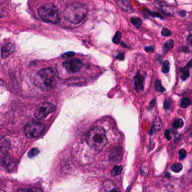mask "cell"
<instances>
[{
    "mask_svg": "<svg viewBox=\"0 0 192 192\" xmlns=\"http://www.w3.org/2000/svg\"><path fill=\"white\" fill-rule=\"evenodd\" d=\"M34 84L39 89L50 91L57 84L56 75L54 71L50 68L39 70L34 77Z\"/></svg>",
    "mask_w": 192,
    "mask_h": 192,
    "instance_id": "1",
    "label": "cell"
},
{
    "mask_svg": "<svg viewBox=\"0 0 192 192\" xmlns=\"http://www.w3.org/2000/svg\"><path fill=\"white\" fill-rule=\"evenodd\" d=\"M88 7L85 3L75 2L67 5L64 10V17L73 24H78L85 19Z\"/></svg>",
    "mask_w": 192,
    "mask_h": 192,
    "instance_id": "2",
    "label": "cell"
},
{
    "mask_svg": "<svg viewBox=\"0 0 192 192\" xmlns=\"http://www.w3.org/2000/svg\"><path fill=\"white\" fill-rule=\"evenodd\" d=\"M86 140L91 148L98 151H101L107 143L105 132L100 126H96L90 130L86 135Z\"/></svg>",
    "mask_w": 192,
    "mask_h": 192,
    "instance_id": "3",
    "label": "cell"
},
{
    "mask_svg": "<svg viewBox=\"0 0 192 192\" xmlns=\"http://www.w3.org/2000/svg\"><path fill=\"white\" fill-rule=\"evenodd\" d=\"M38 14L41 19L47 23L57 24L60 21L58 8L52 3L41 6L38 10Z\"/></svg>",
    "mask_w": 192,
    "mask_h": 192,
    "instance_id": "4",
    "label": "cell"
},
{
    "mask_svg": "<svg viewBox=\"0 0 192 192\" xmlns=\"http://www.w3.org/2000/svg\"><path fill=\"white\" fill-rule=\"evenodd\" d=\"M45 130V125L37 121H30L24 127L25 136L30 139L39 137L43 133Z\"/></svg>",
    "mask_w": 192,
    "mask_h": 192,
    "instance_id": "5",
    "label": "cell"
},
{
    "mask_svg": "<svg viewBox=\"0 0 192 192\" xmlns=\"http://www.w3.org/2000/svg\"><path fill=\"white\" fill-rule=\"evenodd\" d=\"M56 109V106L49 102H43L39 103L36 107L35 111V116L39 119L45 118L50 113Z\"/></svg>",
    "mask_w": 192,
    "mask_h": 192,
    "instance_id": "6",
    "label": "cell"
},
{
    "mask_svg": "<svg viewBox=\"0 0 192 192\" xmlns=\"http://www.w3.org/2000/svg\"><path fill=\"white\" fill-rule=\"evenodd\" d=\"M62 65L68 72L76 73L82 68L83 63L79 59H74L64 61Z\"/></svg>",
    "mask_w": 192,
    "mask_h": 192,
    "instance_id": "7",
    "label": "cell"
},
{
    "mask_svg": "<svg viewBox=\"0 0 192 192\" xmlns=\"http://www.w3.org/2000/svg\"><path fill=\"white\" fill-rule=\"evenodd\" d=\"M146 78V74L144 72L137 71L134 78V87L136 91L140 94L143 92L144 89V83Z\"/></svg>",
    "mask_w": 192,
    "mask_h": 192,
    "instance_id": "8",
    "label": "cell"
},
{
    "mask_svg": "<svg viewBox=\"0 0 192 192\" xmlns=\"http://www.w3.org/2000/svg\"><path fill=\"white\" fill-rule=\"evenodd\" d=\"M192 68V59L187 64L180 69L179 75L182 81H185L190 76V71Z\"/></svg>",
    "mask_w": 192,
    "mask_h": 192,
    "instance_id": "9",
    "label": "cell"
},
{
    "mask_svg": "<svg viewBox=\"0 0 192 192\" xmlns=\"http://www.w3.org/2000/svg\"><path fill=\"white\" fill-rule=\"evenodd\" d=\"M122 157L123 152L122 148L119 147H116L112 149L110 154L109 158L113 162H118L122 160Z\"/></svg>",
    "mask_w": 192,
    "mask_h": 192,
    "instance_id": "10",
    "label": "cell"
},
{
    "mask_svg": "<svg viewBox=\"0 0 192 192\" xmlns=\"http://www.w3.org/2000/svg\"><path fill=\"white\" fill-rule=\"evenodd\" d=\"M154 2L159 6V7L161 9V10L165 14L170 16H171L173 14H174L173 8L170 6L166 2L162 1H154Z\"/></svg>",
    "mask_w": 192,
    "mask_h": 192,
    "instance_id": "11",
    "label": "cell"
},
{
    "mask_svg": "<svg viewBox=\"0 0 192 192\" xmlns=\"http://www.w3.org/2000/svg\"><path fill=\"white\" fill-rule=\"evenodd\" d=\"M15 45L13 43H7L1 49V57L3 59L7 58L15 51Z\"/></svg>",
    "mask_w": 192,
    "mask_h": 192,
    "instance_id": "12",
    "label": "cell"
},
{
    "mask_svg": "<svg viewBox=\"0 0 192 192\" xmlns=\"http://www.w3.org/2000/svg\"><path fill=\"white\" fill-rule=\"evenodd\" d=\"M103 187L105 192H121L119 189L116 187L114 182L109 180L104 181Z\"/></svg>",
    "mask_w": 192,
    "mask_h": 192,
    "instance_id": "13",
    "label": "cell"
},
{
    "mask_svg": "<svg viewBox=\"0 0 192 192\" xmlns=\"http://www.w3.org/2000/svg\"><path fill=\"white\" fill-rule=\"evenodd\" d=\"M118 6L125 11L127 13H133L134 12V9L130 5V2L127 1H117Z\"/></svg>",
    "mask_w": 192,
    "mask_h": 192,
    "instance_id": "14",
    "label": "cell"
},
{
    "mask_svg": "<svg viewBox=\"0 0 192 192\" xmlns=\"http://www.w3.org/2000/svg\"><path fill=\"white\" fill-rule=\"evenodd\" d=\"M162 123L159 118H157L152 125L150 130V134H153L156 131H158L161 129Z\"/></svg>",
    "mask_w": 192,
    "mask_h": 192,
    "instance_id": "15",
    "label": "cell"
},
{
    "mask_svg": "<svg viewBox=\"0 0 192 192\" xmlns=\"http://www.w3.org/2000/svg\"><path fill=\"white\" fill-rule=\"evenodd\" d=\"M174 46V42L173 39H169L162 46V51L164 54H166L170 50L173 49Z\"/></svg>",
    "mask_w": 192,
    "mask_h": 192,
    "instance_id": "16",
    "label": "cell"
},
{
    "mask_svg": "<svg viewBox=\"0 0 192 192\" xmlns=\"http://www.w3.org/2000/svg\"><path fill=\"white\" fill-rule=\"evenodd\" d=\"M154 86H155V89L157 92L163 93L165 91V89L163 87L161 81L158 79L155 80Z\"/></svg>",
    "mask_w": 192,
    "mask_h": 192,
    "instance_id": "17",
    "label": "cell"
},
{
    "mask_svg": "<svg viewBox=\"0 0 192 192\" xmlns=\"http://www.w3.org/2000/svg\"><path fill=\"white\" fill-rule=\"evenodd\" d=\"M131 22L136 28H139L143 24V21L141 19L139 18H136V17L131 18Z\"/></svg>",
    "mask_w": 192,
    "mask_h": 192,
    "instance_id": "18",
    "label": "cell"
},
{
    "mask_svg": "<svg viewBox=\"0 0 192 192\" xmlns=\"http://www.w3.org/2000/svg\"><path fill=\"white\" fill-rule=\"evenodd\" d=\"M184 125V121L181 118H177L173 122V127L174 129L181 128Z\"/></svg>",
    "mask_w": 192,
    "mask_h": 192,
    "instance_id": "19",
    "label": "cell"
},
{
    "mask_svg": "<svg viewBox=\"0 0 192 192\" xmlns=\"http://www.w3.org/2000/svg\"><path fill=\"white\" fill-rule=\"evenodd\" d=\"M170 68V64L169 60H165L162 63V72L163 73H167L169 72Z\"/></svg>",
    "mask_w": 192,
    "mask_h": 192,
    "instance_id": "20",
    "label": "cell"
},
{
    "mask_svg": "<svg viewBox=\"0 0 192 192\" xmlns=\"http://www.w3.org/2000/svg\"><path fill=\"white\" fill-rule=\"evenodd\" d=\"M191 100L188 97H183L180 103V107L182 108H187L191 105Z\"/></svg>",
    "mask_w": 192,
    "mask_h": 192,
    "instance_id": "21",
    "label": "cell"
},
{
    "mask_svg": "<svg viewBox=\"0 0 192 192\" xmlns=\"http://www.w3.org/2000/svg\"><path fill=\"white\" fill-rule=\"evenodd\" d=\"M122 171V166H115L113 167V170L111 171V175L113 176H117V175L121 174Z\"/></svg>",
    "mask_w": 192,
    "mask_h": 192,
    "instance_id": "22",
    "label": "cell"
},
{
    "mask_svg": "<svg viewBox=\"0 0 192 192\" xmlns=\"http://www.w3.org/2000/svg\"><path fill=\"white\" fill-rule=\"evenodd\" d=\"M182 169H183V165L180 163H175L171 167L172 171L173 172L175 173H178L180 172L182 170Z\"/></svg>",
    "mask_w": 192,
    "mask_h": 192,
    "instance_id": "23",
    "label": "cell"
},
{
    "mask_svg": "<svg viewBox=\"0 0 192 192\" xmlns=\"http://www.w3.org/2000/svg\"><path fill=\"white\" fill-rule=\"evenodd\" d=\"M18 192H42V191L37 188H25V189H20Z\"/></svg>",
    "mask_w": 192,
    "mask_h": 192,
    "instance_id": "24",
    "label": "cell"
},
{
    "mask_svg": "<svg viewBox=\"0 0 192 192\" xmlns=\"http://www.w3.org/2000/svg\"><path fill=\"white\" fill-rule=\"evenodd\" d=\"M121 33H120V32L117 31L115 33V36L113 37L112 41L115 44H118L121 41Z\"/></svg>",
    "mask_w": 192,
    "mask_h": 192,
    "instance_id": "25",
    "label": "cell"
},
{
    "mask_svg": "<svg viewBox=\"0 0 192 192\" xmlns=\"http://www.w3.org/2000/svg\"><path fill=\"white\" fill-rule=\"evenodd\" d=\"M161 34L162 36L165 37H169L172 35V33L171 32V31L165 27L162 28V31H161Z\"/></svg>",
    "mask_w": 192,
    "mask_h": 192,
    "instance_id": "26",
    "label": "cell"
},
{
    "mask_svg": "<svg viewBox=\"0 0 192 192\" xmlns=\"http://www.w3.org/2000/svg\"><path fill=\"white\" fill-rule=\"evenodd\" d=\"M39 153V151L37 148H33L28 152V157L30 158H33L36 155H37Z\"/></svg>",
    "mask_w": 192,
    "mask_h": 192,
    "instance_id": "27",
    "label": "cell"
},
{
    "mask_svg": "<svg viewBox=\"0 0 192 192\" xmlns=\"http://www.w3.org/2000/svg\"><path fill=\"white\" fill-rule=\"evenodd\" d=\"M171 104L169 100L166 99L163 103V109L165 110H169L171 108Z\"/></svg>",
    "mask_w": 192,
    "mask_h": 192,
    "instance_id": "28",
    "label": "cell"
},
{
    "mask_svg": "<svg viewBox=\"0 0 192 192\" xmlns=\"http://www.w3.org/2000/svg\"><path fill=\"white\" fill-rule=\"evenodd\" d=\"M187 157V152L184 149H181L179 152V157L180 160H183Z\"/></svg>",
    "mask_w": 192,
    "mask_h": 192,
    "instance_id": "29",
    "label": "cell"
},
{
    "mask_svg": "<svg viewBox=\"0 0 192 192\" xmlns=\"http://www.w3.org/2000/svg\"><path fill=\"white\" fill-rule=\"evenodd\" d=\"M75 55V53L73 52H68L65 54H64L62 55V57L64 59H69L72 58Z\"/></svg>",
    "mask_w": 192,
    "mask_h": 192,
    "instance_id": "30",
    "label": "cell"
},
{
    "mask_svg": "<svg viewBox=\"0 0 192 192\" xmlns=\"http://www.w3.org/2000/svg\"><path fill=\"white\" fill-rule=\"evenodd\" d=\"M144 50H145V51L146 52L153 53L154 51V47L153 46H152V45L146 46V47H145Z\"/></svg>",
    "mask_w": 192,
    "mask_h": 192,
    "instance_id": "31",
    "label": "cell"
},
{
    "mask_svg": "<svg viewBox=\"0 0 192 192\" xmlns=\"http://www.w3.org/2000/svg\"><path fill=\"white\" fill-rule=\"evenodd\" d=\"M155 103H156V100H155V99H153V100H152L151 101V102L149 103V107H148L149 110H151V109H152L155 106Z\"/></svg>",
    "mask_w": 192,
    "mask_h": 192,
    "instance_id": "32",
    "label": "cell"
},
{
    "mask_svg": "<svg viewBox=\"0 0 192 192\" xmlns=\"http://www.w3.org/2000/svg\"><path fill=\"white\" fill-rule=\"evenodd\" d=\"M150 15L153 17L154 18L155 17H157V18H159L160 19H163V18L161 17V15H159L158 13H155V12H150Z\"/></svg>",
    "mask_w": 192,
    "mask_h": 192,
    "instance_id": "33",
    "label": "cell"
},
{
    "mask_svg": "<svg viewBox=\"0 0 192 192\" xmlns=\"http://www.w3.org/2000/svg\"><path fill=\"white\" fill-rule=\"evenodd\" d=\"M164 135H165V136L166 137V139L169 140L171 139V136H170V131L169 130H165V133H164Z\"/></svg>",
    "mask_w": 192,
    "mask_h": 192,
    "instance_id": "34",
    "label": "cell"
},
{
    "mask_svg": "<svg viewBox=\"0 0 192 192\" xmlns=\"http://www.w3.org/2000/svg\"><path fill=\"white\" fill-rule=\"evenodd\" d=\"M116 59L119 60H123L125 59V54L123 53H119L116 56Z\"/></svg>",
    "mask_w": 192,
    "mask_h": 192,
    "instance_id": "35",
    "label": "cell"
},
{
    "mask_svg": "<svg viewBox=\"0 0 192 192\" xmlns=\"http://www.w3.org/2000/svg\"><path fill=\"white\" fill-rule=\"evenodd\" d=\"M187 42L188 43V44L190 45L192 47V35H189L188 36V37L187 39Z\"/></svg>",
    "mask_w": 192,
    "mask_h": 192,
    "instance_id": "36",
    "label": "cell"
},
{
    "mask_svg": "<svg viewBox=\"0 0 192 192\" xmlns=\"http://www.w3.org/2000/svg\"><path fill=\"white\" fill-rule=\"evenodd\" d=\"M178 14L181 16V17H184L185 15H186V13L184 11H182V10H180L179 12L178 13Z\"/></svg>",
    "mask_w": 192,
    "mask_h": 192,
    "instance_id": "37",
    "label": "cell"
},
{
    "mask_svg": "<svg viewBox=\"0 0 192 192\" xmlns=\"http://www.w3.org/2000/svg\"><path fill=\"white\" fill-rule=\"evenodd\" d=\"M189 49L188 47H187V46H183V47H182V49H181V51H184V52H185V53H189Z\"/></svg>",
    "mask_w": 192,
    "mask_h": 192,
    "instance_id": "38",
    "label": "cell"
},
{
    "mask_svg": "<svg viewBox=\"0 0 192 192\" xmlns=\"http://www.w3.org/2000/svg\"><path fill=\"white\" fill-rule=\"evenodd\" d=\"M1 192H5V191H1Z\"/></svg>",
    "mask_w": 192,
    "mask_h": 192,
    "instance_id": "39",
    "label": "cell"
}]
</instances>
